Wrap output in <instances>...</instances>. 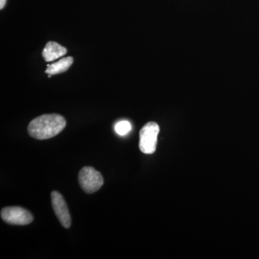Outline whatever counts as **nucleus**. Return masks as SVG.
I'll use <instances>...</instances> for the list:
<instances>
[{"label":"nucleus","instance_id":"f257e3e1","mask_svg":"<svg viewBox=\"0 0 259 259\" xmlns=\"http://www.w3.org/2000/svg\"><path fill=\"white\" fill-rule=\"evenodd\" d=\"M66 121L58 114H47L35 117L28 127V134L33 139L46 140L55 137L65 128Z\"/></svg>","mask_w":259,"mask_h":259},{"label":"nucleus","instance_id":"f03ea898","mask_svg":"<svg viewBox=\"0 0 259 259\" xmlns=\"http://www.w3.org/2000/svg\"><path fill=\"white\" fill-rule=\"evenodd\" d=\"M160 127L155 122L146 123L140 131L139 148L145 154H152L156 150Z\"/></svg>","mask_w":259,"mask_h":259},{"label":"nucleus","instance_id":"7ed1b4c3","mask_svg":"<svg viewBox=\"0 0 259 259\" xmlns=\"http://www.w3.org/2000/svg\"><path fill=\"white\" fill-rule=\"evenodd\" d=\"M78 179L81 189L88 194L95 193L104 185L101 174L91 166L83 167L80 170Z\"/></svg>","mask_w":259,"mask_h":259},{"label":"nucleus","instance_id":"20e7f679","mask_svg":"<svg viewBox=\"0 0 259 259\" xmlns=\"http://www.w3.org/2000/svg\"><path fill=\"white\" fill-rule=\"evenodd\" d=\"M1 218L4 222L15 226H26L33 221V216L28 209L20 207H6L1 210Z\"/></svg>","mask_w":259,"mask_h":259},{"label":"nucleus","instance_id":"39448f33","mask_svg":"<svg viewBox=\"0 0 259 259\" xmlns=\"http://www.w3.org/2000/svg\"><path fill=\"white\" fill-rule=\"evenodd\" d=\"M51 204L56 217L64 228H70L71 225V215L67 204L65 202L64 197L59 192L53 191L51 194Z\"/></svg>","mask_w":259,"mask_h":259},{"label":"nucleus","instance_id":"423d86ee","mask_svg":"<svg viewBox=\"0 0 259 259\" xmlns=\"http://www.w3.org/2000/svg\"><path fill=\"white\" fill-rule=\"evenodd\" d=\"M67 53V49L56 42L49 41L47 42L42 55L44 60L47 62H51L62 57Z\"/></svg>","mask_w":259,"mask_h":259},{"label":"nucleus","instance_id":"0eeeda50","mask_svg":"<svg viewBox=\"0 0 259 259\" xmlns=\"http://www.w3.org/2000/svg\"><path fill=\"white\" fill-rule=\"evenodd\" d=\"M73 63H74L73 57L68 56L66 58H63V59L56 61L55 63L48 65L46 73L49 75V77H51L52 75L59 74H61V73L66 72L71 67Z\"/></svg>","mask_w":259,"mask_h":259},{"label":"nucleus","instance_id":"6e6552de","mask_svg":"<svg viewBox=\"0 0 259 259\" xmlns=\"http://www.w3.org/2000/svg\"><path fill=\"white\" fill-rule=\"evenodd\" d=\"M115 130L116 133L120 136H125L131 131V124L127 120L120 121L116 124Z\"/></svg>","mask_w":259,"mask_h":259},{"label":"nucleus","instance_id":"1a4fd4ad","mask_svg":"<svg viewBox=\"0 0 259 259\" xmlns=\"http://www.w3.org/2000/svg\"><path fill=\"white\" fill-rule=\"evenodd\" d=\"M7 0H0V9L3 10L6 4Z\"/></svg>","mask_w":259,"mask_h":259}]
</instances>
